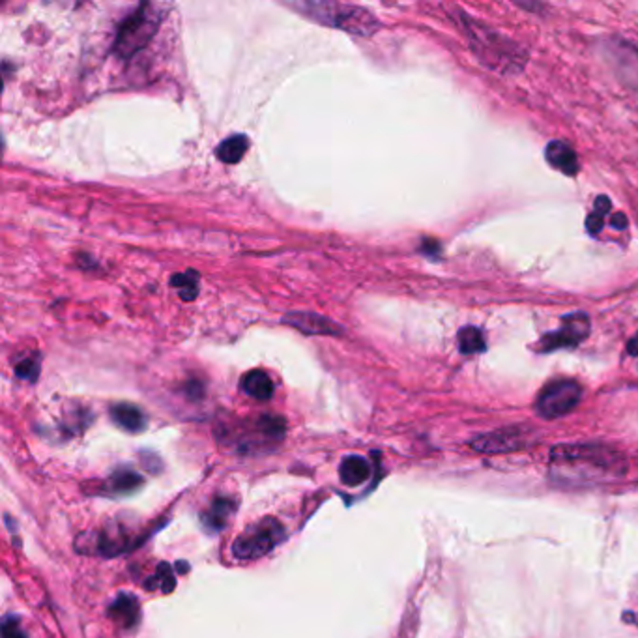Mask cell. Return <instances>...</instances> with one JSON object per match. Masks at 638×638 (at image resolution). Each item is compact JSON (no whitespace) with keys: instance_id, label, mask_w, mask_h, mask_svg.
<instances>
[{"instance_id":"5bb4252c","label":"cell","mask_w":638,"mask_h":638,"mask_svg":"<svg viewBox=\"0 0 638 638\" xmlns=\"http://www.w3.org/2000/svg\"><path fill=\"white\" fill-rule=\"evenodd\" d=\"M241 390L257 401H270L274 395V382L264 370H249L241 378Z\"/></svg>"},{"instance_id":"52a82bcc","label":"cell","mask_w":638,"mask_h":638,"mask_svg":"<svg viewBox=\"0 0 638 638\" xmlns=\"http://www.w3.org/2000/svg\"><path fill=\"white\" fill-rule=\"evenodd\" d=\"M590 335V318L584 313H571L563 316L560 328L547 333L541 341L535 343L537 352H552L558 348H573Z\"/></svg>"},{"instance_id":"d4e9b609","label":"cell","mask_w":638,"mask_h":638,"mask_svg":"<svg viewBox=\"0 0 638 638\" xmlns=\"http://www.w3.org/2000/svg\"><path fill=\"white\" fill-rule=\"evenodd\" d=\"M611 225L614 226V228H617V231H619V228H625V226H627V217H625V213H614V215L611 217Z\"/></svg>"},{"instance_id":"277c9868","label":"cell","mask_w":638,"mask_h":638,"mask_svg":"<svg viewBox=\"0 0 638 638\" xmlns=\"http://www.w3.org/2000/svg\"><path fill=\"white\" fill-rule=\"evenodd\" d=\"M283 539H285V526L274 517H264L234 539L233 554L241 562L259 560L270 550H274Z\"/></svg>"},{"instance_id":"484cf974","label":"cell","mask_w":638,"mask_h":638,"mask_svg":"<svg viewBox=\"0 0 638 638\" xmlns=\"http://www.w3.org/2000/svg\"><path fill=\"white\" fill-rule=\"evenodd\" d=\"M627 352H629L631 356H638V333L627 343Z\"/></svg>"},{"instance_id":"8992f818","label":"cell","mask_w":638,"mask_h":638,"mask_svg":"<svg viewBox=\"0 0 638 638\" xmlns=\"http://www.w3.org/2000/svg\"><path fill=\"white\" fill-rule=\"evenodd\" d=\"M582 399V388L575 380H556L545 386L537 397V412L543 418L556 419L569 414Z\"/></svg>"},{"instance_id":"7a4b0ae2","label":"cell","mask_w":638,"mask_h":638,"mask_svg":"<svg viewBox=\"0 0 638 638\" xmlns=\"http://www.w3.org/2000/svg\"><path fill=\"white\" fill-rule=\"evenodd\" d=\"M287 8L302 14L303 17L320 23V25L341 28L350 34L370 36L380 28V23L375 15L364 8L354 6V4L302 0V2H287Z\"/></svg>"},{"instance_id":"cb8c5ba5","label":"cell","mask_w":638,"mask_h":638,"mask_svg":"<svg viewBox=\"0 0 638 638\" xmlns=\"http://www.w3.org/2000/svg\"><path fill=\"white\" fill-rule=\"evenodd\" d=\"M593 208H595L597 213H601V215H609V213H611V208H612L611 199H606L604 195H599V197L595 199V202H593Z\"/></svg>"},{"instance_id":"3957f363","label":"cell","mask_w":638,"mask_h":638,"mask_svg":"<svg viewBox=\"0 0 638 638\" xmlns=\"http://www.w3.org/2000/svg\"><path fill=\"white\" fill-rule=\"evenodd\" d=\"M552 460L560 466H586L591 472L624 473V457L612 451L611 447L595 446V444H571L558 446L552 449Z\"/></svg>"},{"instance_id":"4fadbf2b","label":"cell","mask_w":638,"mask_h":638,"mask_svg":"<svg viewBox=\"0 0 638 638\" xmlns=\"http://www.w3.org/2000/svg\"><path fill=\"white\" fill-rule=\"evenodd\" d=\"M109 616L126 629L135 627L139 619V601L130 593H120L110 604Z\"/></svg>"},{"instance_id":"ffe728a7","label":"cell","mask_w":638,"mask_h":638,"mask_svg":"<svg viewBox=\"0 0 638 638\" xmlns=\"http://www.w3.org/2000/svg\"><path fill=\"white\" fill-rule=\"evenodd\" d=\"M15 373H17V377L19 378L34 380V378L38 377V373H40V359H34V357L23 359V362H19V364L15 365Z\"/></svg>"},{"instance_id":"603a6c76","label":"cell","mask_w":638,"mask_h":638,"mask_svg":"<svg viewBox=\"0 0 638 638\" xmlns=\"http://www.w3.org/2000/svg\"><path fill=\"white\" fill-rule=\"evenodd\" d=\"M603 226H604V215H601V213L591 212L590 215L586 217V231H588L590 234H593V236L601 233V231H603Z\"/></svg>"},{"instance_id":"7402d4cb","label":"cell","mask_w":638,"mask_h":638,"mask_svg":"<svg viewBox=\"0 0 638 638\" xmlns=\"http://www.w3.org/2000/svg\"><path fill=\"white\" fill-rule=\"evenodd\" d=\"M158 580H161V590L165 593H171L174 590V586H176V580H174V576L171 573V567L167 565V563H161L158 567V575H156Z\"/></svg>"},{"instance_id":"7c38bea8","label":"cell","mask_w":638,"mask_h":638,"mask_svg":"<svg viewBox=\"0 0 638 638\" xmlns=\"http://www.w3.org/2000/svg\"><path fill=\"white\" fill-rule=\"evenodd\" d=\"M110 418L128 432H141L146 427V416L143 410L130 403H118L110 406Z\"/></svg>"},{"instance_id":"d6986e66","label":"cell","mask_w":638,"mask_h":638,"mask_svg":"<svg viewBox=\"0 0 638 638\" xmlns=\"http://www.w3.org/2000/svg\"><path fill=\"white\" fill-rule=\"evenodd\" d=\"M172 287L180 290V296L185 302L195 300V296L199 294V275L195 272H185V274L174 275L172 277Z\"/></svg>"},{"instance_id":"9a60e30c","label":"cell","mask_w":638,"mask_h":638,"mask_svg":"<svg viewBox=\"0 0 638 638\" xmlns=\"http://www.w3.org/2000/svg\"><path fill=\"white\" fill-rule=\"evenodd\" d=\"M234 509H236V504L231 498H225V496H220V498H215V500L210 504V508L208 511L202 513V522H204V526L208 530H212V532H217L225 526L228 519L233 517Z\"/></svg>"},{"instance_id":"8fae6325","label":"cell","mask_w":638,"mask_h":638,"mask_svg":"<svg viewBox=\"0 0 638 638\" xmlns=\"http://www.w3.org/2000/svg\"><path fill=\"white\" fill-rule=\"evenodd\" d=\"M370 466L369 462L359 457V455H348L344 457L341 466H339V480L344 487H359L365 481L369 480Z\"/></svg>"},{"instance_id":"2e32d148","label":"cell","mask_w":638,"mask_h":638,"mask_svg":"<svg viewBox=\"0 0 638 638\" xmlns=\"http://www.w3.org/2000/svg\"><path fill=\"white\" fill-rule=\"evenodd\" d=\"M247 148H249V141L244 135H233V137H228L226 141L217 146V158L226 165H234L238 163L240 159H244L246 156Z\"/></svg>"},{"instance_id":"5b68a950","label":"cell","mask_w":638,"mask_h":638,"mask_svg":"<svg viewBox=\"0 0 638 638\" xmlns=\"http://www.w3.org/2000/svg\"><path fill=\"white\" fill-rule=\"evenodd\" d=\"M159 25V14H156V8L150 4H143L137 12L130 15L123 21L122 27L118 30L115 51L122 58H130L143 49L150 38L156 34V28Z\"/></svg>"},{"instance_id":"ba28073f","label":"cell","mask_w":638,"mask_h":638,"mask_svg":"<svg viewBox=\"0 0 638 638\" xmlns=\"http://www.w3.org/2000/svg\"><path fill=\"white\" fill-rule=\"evenodd\" d=\"M283 322L309 335H341L343 333V328L339 324L316 313H288L283 318Z\"/></svg>"},{"instance_id":"e0dca14e","label":"cell","mask_w":638,"mask_h":638,"mask_svg":"<svg viewBox=\"0 0 638 638\" xmlns=\"http://www.w3.org/2000/svg\"><path fill=\"white\" fill-rule=\"evenodd\" d=\"M457 341H459V350L462 354H475V352H483L487 348L483 331L475 326H464L459 331Z\"/></svg>"},{"instance_id":"9c48e42d","label":"cell","mask_w":638,"mask_h":638,"mask_svg":"<svg viewBox=\"0 0 638 638\" xmlns=\"http://www.w3.org/2000/svg\"><path fill=\"white\" fill-rule=\"evenodd\" d=\"M522 444H524V432L521 429H501V431L480 436L472 442V446L483 453L511 451V449L521 447Z\"/></svg>"},{"instance_id":"6da1fadb","label":"cell","mask_w":638,"mask_h":638,"mask_svg":"<svg viewBox=\"0 0 638 638\" xmlns=\"http://www.w3.org/2000/svg\"><path fill=\"white\" fill-rule=\"evenodd\" d=\"M464 34L470 40V49L477 55L485 66L500 73H517L526 66V51L519 43L508 40L506 36L493 28L481 25L480 21L462 17Z\"/></svg>"},{"instance_id":"30bf717a","label":"cell","mask_w":638,"mask_h":638,"mask_svg":"<svg viewBox=\"0 0 638 638\" xmlns=\"http://www.w3.org/2000/svg\"><path fill=\"white\" fill-rule=\"evenodd\" d=\"M545 158L550 163V167H554L556 171L563 172L565 176H575L578 169H580L575 150L571 148L569 144L562 143V141H552V143L547 144Z\"/></svg>"},{"instance_id":"44dd1931","label":"cell","mask_w":638,"mask_h":638,"mask_svg":"<svg viewBox=\"0 0 638 638\" xmlns=\"http://www.w3.org/2000/svg\"><path fill=\"white\" fill-rule=\"evenodd\" d=\"M2 638H27L23 627H21L19 617H4V622H2Z\"/></svg>"},{"instance_id":"ac0fdd59","label":"cell","mask_w":638,"mask_h":638,"mask_svg":"<svg viewBox=\"0 0 638 638\" xmlns=\"http://www.w3.org/2000/svg\"><path fill=\"white\" fill-rule=\"evenodd\" d=\"M143 485V477L130 468H120L110 475V487L117 493H131Z\"/></svg>"}]
</instances>
